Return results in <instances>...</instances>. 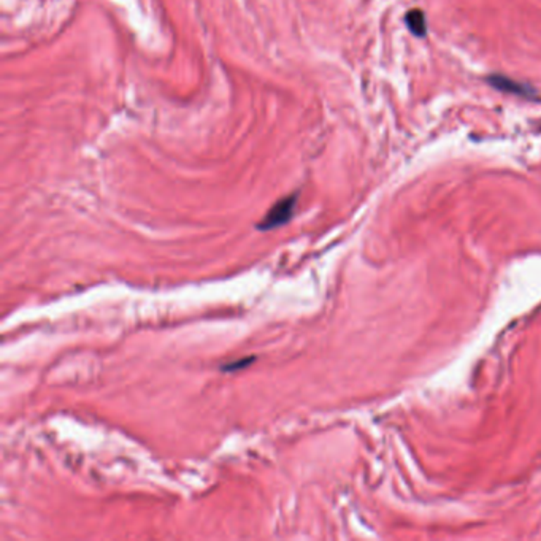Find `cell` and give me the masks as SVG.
<instances>
[{
  "mask_svg": "<svg viewBox=\"0 0 541 541\" xmlns=\"http://www.w3.org/2000/svg\"><path fill=\"white\" fill-rule=\"evenodd\" d=\"M297 198H298V194L295 192V194L286 196L284 198H281V201H278L269 210V213H267L262 219L257 222V229L272 230L279 226H284L286 222H289L292 219V216H294Z\"/></svg>",
  "mask_w": 541,
  "mask_h": 541,
  "instance_id": "cell-1",
  "label": "cell"
},
{
  "mask_svg": "<svg viewBox=\"0 0 541 541\" xmlns=\"http://www.w3.org/2000/svg\"><path fill=\"white\" fill-rule=\"evenodd\" d=\"M488 82L492 84L495 89L503 91V92H511V94L528 97L533 92V89L528 88V86L518 83V82H513L511 78L502 77V75H492V77L488 78Z\"/></svg>",
  "mask_w": 541,
  "mask_h": 541,
  "instance_id": "cell-2",
  "label": "cell"
},
{
  "mask_svg": "<svg viewBox=\"0 0 541 541\" xmlns=\"http://www.w3.org/2000/svg\"><path fill=\"white\" fill-rule=\"evenodd\" d=\"M407 26L412 30V34L416 37H424L427 34V20L424 11L421 10H409L407 13Z\"/></svg>",
  "mask_w": 541,
  "mask_h": 541,
  "instance_id": "cell-3",
  "label": "cell"
},
{
  "mask_svg": "<svg viewBox=\"0 0 541 541\" xmlns=\"http://www.w3.org/2000/svg\"><path fill=\"white\" fill-rule=\"evenodd\" d=\"M254 360H256V357L254 356H250V357H245V359H237L234 360V362H227L224 364L221 367L222 371H237L240 369H246V367H250Z\"/></svg>",
  "mask_w": 541,
  "mask_h": 541,
  "instance_id": "cell-4",
  "label": "cell"
}]
</instances>
